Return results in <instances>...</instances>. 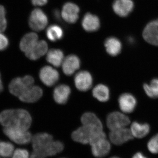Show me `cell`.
<instances>
[{"mask_svg": "<svg viewBox=\"0 0 158 158\" xmlns=\"http://www.w3.org/2000/svg\"><path fill=\"white\" fill-rule=\"evenodd\" d=\"M32 123L31 115L23 109H10L0 113V124L4 127L28 131Z\"/></svg>", "mask_w": 158, "mask_h": 158, "instance_id": "1", "label": "cell"}, {"mask_svg": "<svg viewBox=\"0 0 158 158\" xmlns=\"http://www.w3.org/2000/svg\"><path fill=\"white\" fill-rule=\"evenodd\" d=\"M92 154L95 157L103 158L107 155L111 150V144L103 131L94 133L90 143Z\"/></svg>", "mask_w": 158, "mask_h": 158, "instance_id": "2", "label": "cell"}, {"mask_svg": "<svg viewBox=\"0 0 158 158\" xmlns=\"http://www.w3.org/2000/svg\"><path fill=\"white\" fill-rule=\"evenodd\" d=\"M53 140L52 136L48 133H38L33 136L31 141L33 150L30 158H46V149Z\"/></svg>", "mask_w": 158, "mask_h": 158, "instance_id": "3", "label": "cell"}, {"mask_svg": "<svg viewBox=\"0 0 158 158\" xmlns=\"http://www.w3.org/2000/svg\"><path fill=\"white\" fill-rule=\"evenodd\" d=\"M34 79L31 76L13 79L9 85V92L12 95L19 97L27 89L34 85Z\"/></svg>", "mask_w": 158, "mask_h": 158, "instance_id": "4", "label": "cell"}, {"mask_svg": "<svg viewBox=\"0 0 158 158\" xmlns=\"http://www.w3.org/2000/svg\"><path fill=\"white\" fill-rule=\"evenodd\" d=\"M3 132L12 141L21 145L28 144L32 141V136L28 131L10 127H4Z\"/></svg>", "mask_w": 158, "mask_h": 158, "instance_id": "5", "label": "cell"}, {"mask_svg": "<svg viewBox=\"0 0 158 158\" xmlns=\"http://www.w3.org/2000/svg\"><path fill=\"white\" fill-rule=\"evenodd\" d=\"M48 24V18L44 11L40 9L33 10L29 19L30 27L34 31L39 32L43 30Z\"/></svg>", "mask_w": 158, "mask_h": 158, "instance_id": "6", "label": "cell"}, {"mask_svg": "<svg viewBox=\"0 0 158 158\" xmlns=\"http://www.w3.org/2000/svg\"><path fill=\"white\" fill-rule=\"evenodd\" d=\"M130 123L129 118L119 112L111 113L107 118V125L108 128L111 131L126 127Z\"/></svg>", "mask_w": 158, "mask_h": 158, "instance_id": "7", "label": "cell"}, {"mask_svg": "<svg viewBox=\"0 0 158 158\" xmlns=\"http://www.w3.org/2000/svg\"><path fill=\"white\" fill-rule=\"evenodd\" d=\"M134 138L130 129L126 127L111 131L110 134V141L116 145H121Z\"/></svg>", "mask_w": 158, "mask_h": 158, "instance_id": "8", "label": "cell"}, {"mask_svg": "<svg viewBox=\"0 0 158 158\" xmlns=\"http://www.w3.org/2000/svg\"><path fill=\"white\" fill-rule=\"evenodd\" d=\"M142 36L146 42L158 46V19L148 24L144 27Z\"/></svg>", "mask_w": 158, "mask_h": 158, "instance_id": "9", "label": "cell"}, {"mask_svg": "<svg viewBox=\"0 0 158 158\" xmlns=\"http://www.w3.org/2000/svg\"><path fill=\"white\" fill-rule=\"evenodd\" d=\"M80 8L74 3L67 2L62 8V15L63 19L69 23H74L79 19Z\"/></svg>", "mask_w": 158, "mask_h": 158, "instance_id": "10", "label": "cell"}, {"mask_svg": "<svg viewBox=\"0 0 158 158\" xmlns=\"http://www.w3.org/2000/svg\"><path fill=\"white\" fill-rule=\"evenodd\" d=\"M40 78L44 85L52 86L59 80V73L55 69L49 66L43 67L39 73Z\"/></svg>", "mask_w": 158, "mask_h": 158, "instance_id": "11", "label": "cell"}, {"mask_svg": "<svg viewBox=\"0 0 158 158\" xmlns=\"http://www.w3.org/2000/svg\"><path fill=\"white\" fill-rule=\"evenodd\" d=\"M134 8L132 0H115L113 4V11L121 17H126L129 15Z\"/></svg>", "mask_w": 158, "mask_h": 158, "instance_id": "12", "label": "cell"}, {"mask_svg": "<svg viewBox=\"0 0 158 158\" xmlns=\"http://www.w3.org/2000/svg\"><path fill=\"white\" fill-rule=\"evenodd\" d=\"M118 105L120 110L125 113H132L137 106V100L132 94L124 93L119 96Z\"/></svg>", "mask_w": 158, "mask_h": 158, "instance_id": "13", "label": "cell"}, {"mask_svg": "<svg viewBox=\"0 0 158 158\" xmlns=\"http://www.w3.org/2000/svg\"><path fill=\"white\" fill-rule=\"evenodd\" d=\"M91 75L86 71H82L77 74L74 78L76 87L80 91H86L91 88L92 85Z\"/></svg>", "mask_w": 158, "mask_h": 158, "instance_id": "14", "label": "cell"}, {"mask_svg": "<svg viewBox=\"0 0 158 158\" xmlns=\"http://www.w3.org/2000/svg\"><path fill=\"white\" fill-rule=\"evenodd\" d=\"M95 132H97L94 131L89 127L83 125L73 132L72 138L77 142L83 144H89L91 137Z\"/></svg>", "mask_w": 158, "mask_h": 158, "instance_id": "15", "label": "cell"}, {"mask_svg": "<svg viewBox=\"0 0 158 158\" xmlns=\"http://www.w3.org/2000/svg\"><path fill=\"white\" fill-rule=\"evenodd\" d=\"M48 45L44 40L37 41L27 52L25 53L26 56L32 60H37L44 56L47 52Z\"/></svg>", "mask_w": 158, "mask_h": 158, "instance_id": "16", "label": "cell"}, {"mask_svg": "<svg viewBox=\"0 0 158 158\" xmlns=\"http://www.w3.org/2000/svg\"><path fill=\"white\" fill-rule=\"evenodd\" d=\"M42 89L37 86H31L21 94L19 98L21 101L27 103H33L37 101L42 96Z\"/></svg>", "mask_w": 158, "mask_h": 158, "instance_id": "17", "label": "cell"}, {"mask_svg": "<svg viewBox=\"0 0 158 158\" xmlns=\"http://www.w3.org/2000/svg\"><path fill=\"white\" fill-rule=\"evenodd\" d=\"M81 24L84 30L88 32H96L100 27V21L99 18L89 12L84 15Z\"/></svg>", "mask_w": 158, "mask_h": 158, "instance_id": "18", "label": "cell"}, {"mask_svg": "<svg viewBox=\"0 0 158 158\" xmlns=\"http://www.w3.org/2000/svg\"><path fill=\"white\" fill-rule=\"evenodd\" d=\"M80 64L81 62L78 57L75 55H69L63 60L62 70L66 75H71L80 68Z\"/></svg>", "mask_w": 158, "mask_h": 158, "instance_id": "19", "label": "cell"}, {"mask_svg": "<svg viewBox=\"0 0 158 158\" xmlns=\"http://www.w3.org/2000/svg\"><path fill=\"white\" fill-rule=\"evenodd\" d=\"M81 122L83 125L89 127L94 131H102L103 126L101 122L93 113H85L82 116Z\"/></svg>", "mask_w": 158, "mask_h": 158, "instance_id": "20", "label": "cell"}, {"mask_svg": "<svg viewBox=\"0 0 158 158\" xmlns=\"http://www.w3.org/2000/svg\"><path fill=\"white\" fill-rule=\"evenodd\" d=\"M105 46L108 54L112 56H116L121 52V41L116 37H108L105 41Z\"/></svg>", "mask_w": 158, "mask_h": 158, "instance_id": "21", "label": "cell"}, {"mask_svg": "<svg viewBox=\"0 0 158 158\" xmlns=\"http://www.w3.org/2000/svg\"><path fill=\"white\" fill-rule=\"evenodd\" d=\"M70 92V88L67 85H59L54 90L53 97L55 101L59 104L65 103L68 100Z\"/></svg>", "mask_w": 158, "mask_h": 158, "instance_id": "22", "label": "cell"}, {"mask_svg": "<svg viewBox=\"0 0 158 158\" xmlns=\"http://www.w3.org/2000/svg\"><path fill=\"white\" fill-rule=\"evenodd\" d=\"M38 41V36L35 33H29L23 37L20 42L19 47L21 50L25 53Z\"/></svg>", "mask_w": 158, "mask_h": 158, "instance_id": "23", "label": "cell"}, {"mask_svg": "<svg viewBox=\"0 0 158 158\" xmlns=\"http://www.w3.org/2000/svg\"><path fill=\"white\" fill-rule=\"evenodd\" d=\"M131 132L133 137L137 138H142L148 135L150 131V127L148 123H139L134 122L131 125Z\"/></svg>", "mask_w": 158, "mask_h": 158, "instance_id": "24", "label": "cell"}, {"mask_svg": "<svg viewBox=\"0 0 158 158\" xmlns=\"http://www.w3.org/2000/svg\"><path fill=\"white\" fill-rule=\"evenodd\" d=\"M64 59L63 52L58 49L50 50L47 55V61L55 67H59L62 64Z\"/></svg>", "mask_w": 158, "mask_h": 158, "instance_id": "25", "label": "cell"}, {"mask_svg": "<svg viewBox=\"0 0 158 158\" xmlns=\"http://www.w3.org/2000/svg\"><path fill=\"white\" fill-rule=\"evenodd\" d=\"M46 34L49 40L52 42L60 40L64 36V32L62 28L56 24L50 26L47 29Z\"/></svg>", "mask_w": 158, "mask_h": 158, "instance_id": "26", "label": "cell"}, {"mask_svg": "<svg viewBox=\"0 0 158 158\" xmlns=\"http://www.w3.org/2000/svg\"><path fill=\"white\" fill-rule=\"evenodd\" d=\"M93 95L99 101L107 102L110 98V90L106 85H98L94 88Z\"/></svg>", "mask_w": 158, "mask_h": 158, "instance_id": "27", "label": "cell"}, {"mask_svg": "<svg viewBox=\"0 0 158 158\" xmlns=\"http://www.w3.org/2000/svg\"><path fill=\"white\" fill-rule=\"evenodd\" d=\"M143 88L148 96L150 98H158V78L153 79L149 84H144Z\"/></svg>", "mask_w": 158, "mask_h": 158, "instance_id": "28", "label": "cell"}, {"mask_svg": "<svg viewBox=\"0 0 158 158\" xmlns=\"http://www.w3.org/2000/svg\"><path fill=\"white\" fill-rule=\"evenodd\" d=\"M14 152V146L10 142L0 141V156L5 158L12 156Z\"/></svg>", "mask_w": 158, "mask_h": 158, "instance_id": "29", "label": "cell"}, {"mask_svg": "<svg viewBox=\"0 0 158 158\" xmlns=\"http://www.w3.org/2000/svg\"><path fill=\"white\" fill-rule=\"evenodd\" d=\"M147 148L150 152L153 154L158 153V133L150 139L148 142Z\"/></svg>", "mask_w": 158, "mask_h": 158, "instance_id": "30", "label": "cell"}, {"mask_svg": "<svg viewBox=\"0 0 158 158\" xmlns=\"http://www.w3.org/2000/svg\"><path fill=\"white\" fill-rule=\"evenodd\" d=\"M12 158H30L28 151L25 149L18 148L14 151Z\"/></svg>", "mask_w": 158, "mask_h": 158, "instance_id": "31", "label": "cell"}, {"mask_svg": "<svg viewBox=\"0 0 158 158\" xmlns=\"http://www.w3.org/2000/svg\"><path fill=\"white\" fill-rule=\"evenodd\" d=\"M9 44V40L4 34L0 33V51L7 49Z\"/></svg>", "mask_w": 158, "mask_h": 158, "instance_id": "32", "label": "cell"}, {"mask_svg": "<svg viewBox=\"0 0 158 158\" xmlns=\"http://www.w3.org/2000/svg\"><path fill=\"white\" fill-rule=\"evenodd\" d=\"M48 0H31L32 4L34 6H43L48 2Z\"/></svg>", "mask_w": 158, "mask_h": 158, "instance_id": "33", "label": "cell"}, {"mask_svg": "<svg viewBox=\"0 0 158 158\" xmlns=\"http://www.w3.org/2000/svg\"><path fill=\"white\" fill-rule=\"evenodd\" d=\"M53 16L57 21L61 22L62 21L61 16H60V11L58 9H54L53 11Z\"/></svg>", "mask_w": 158, "mask_h": 158, "instance_id": "34", "label": "cell"}, {"mask_svg": "<svg viewBox=\"0 0 158 158\" xmlns=\"http://www.w3.org/2000/svg\"><path fill=\"white\" fill-rule=\"evenodd\" d=\"M7 20L6 19L0 20V33L4 32L7 27Z\"/></svg>", "mask_w": 158, "mask_h": 158, "instance_id": "35", "label": "cell"}, {"mask_svg": "<svg viewBox=\"0 0 158 158\" xmlns=\"http://www.w3.org/2000/svg\"><path fill=\"white\" fill-rule=\"evenodd\" d=\"M6 10L5 7L0 6V20L6 19Z\"/></svg>", "mask_w": 158, "mask_h": 158, "instance_id": "36", "label": "cell"}, {"mask_svg": "<svg viewBox=\"0 0 158 158\" xmlns=\"http://www.w3.org/2000/svg\"><path fill=\"white\" fill-rule=\"evenodd\" d=\"M132 158H148L146 156L144 155L141 152H136L133 155Z\"/></svg>", "mask_w": 158, "mask_h": 158, "instance_id": "37", "label": "cell"}, {"mask_svg": "<svg viewBox=\"0 0 158 158\" xmlns=\"http://www.w3.org/2000/svg\"><path fill=\"white\" fill-rule=\"evenodd\" d=\"M4 89V87H3V85L2 81V77H1V73H0V93L1 92H2Z\"/></svg>", "mask_w": 158, "mask_h": 158, "instance_id": "38", "label": "cell"}, {"mask_svg": "<svg viewBox=\"0 0 158 158\" xmlns=\"http://www.w3.org/2000/svg\"><path fill=\"white\" fill-rule=\"evenodd\" d=\"M110 158H120L118 157H117V156H113V157H110Z\"/></svg>", "mask_w": 158, "mask_h": 158, "instance_id": "39", "label": "cell"}]
</instances>
